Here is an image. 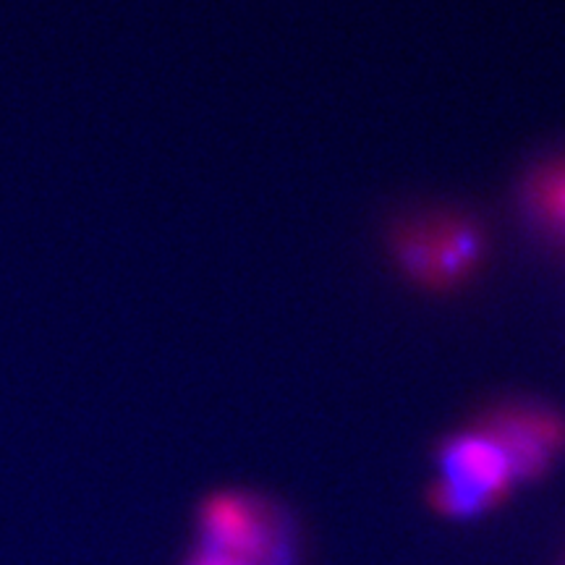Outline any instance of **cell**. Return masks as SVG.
Here are the masks:
<instances>
[{"instance_id": "cell-4", "label": "cell", "mask_w": 565, "mask_h": 565, "mask_svg": "<svg viewBox=\"0 0 565 565\" xmlns=\"http://www.w3.org/2000/svg\"><path fill=\"white\" fill-rule=\"evenodd\" d=\"M482 424L503 443L519 482L545 477L565 454V416L547 406H505Z\"/></svg>"}, {"instance_id": "cell-3", "label": "cell", "mask_w": 565, "mask_h": 565, "mask_svg": "<svg viewBox=\"0 0 565 565\" xmlns=\"http://www.w3.org/2000/svg\"><path fill=\"white\" fill-rule=\"evenodd\" d=\"M200 547L254 565H291V529L252 492H217L200 508Z\"/></svg>"}, {"instance_id": "cell-2", "label": "cell", "mask_w": 565, "mask_h": 565, "mask_svg": "<svg viewBox=\"0 0 565 565\" xmlns=\"http://www.w3.org/2000/svg\"><path fill=\"white\" fill-rule=\"evenodd\" d=\"M437 469L433 503L450 519H475L503 503L511 487L519 484L503 443L484 424L448 437L437 454Z\"/></svg>"}, {"instance_id": "cell-6", "label": "cell", "mask_w": 565, "mask_h": 565, "mask_svg": "<svg viewBox=\"0 0 565 565\" xmlns=\"http://www.w3.org/2000/svg\"><path fill=\"white\" fill-rule=\"evenodd\" d=\"M189 565H254V563L238 561V557L215 553V550H207V547H196L194 555L189 557Z\"/></svg>"}, {"instance_id": "cell-5", "label": "cell", "mask_w": 565, "mask_h": 565, "mask_svg": "<svg viewBox=\"0 0 565 565\" xmlns=\"http://www.w3.org/2000/svg\"><path fill=\"white\" fill-rule=\"evenodd\" d=\"M521 210L550 242L565 246V154L550 158L526 173Z\"/></svg>"}, {"instance_id": "cell-1", "label": "cell", "mask_w": 565, "mask_h": 565, "mask_svg": "<svg viewBox=\"0 0 565 565\" xmlns=\"http://www.w3.org/2000/svg\"><path fill=\"white\" fill-rule=\"evenodd\" d=\"M391 249L398 270L416 286L450 291L484 265L487 233L463 212H422L393 231Z\"/></svg>"}]
</instances>
